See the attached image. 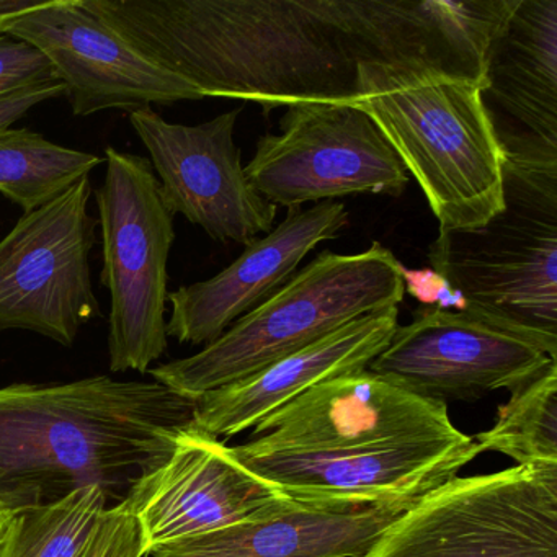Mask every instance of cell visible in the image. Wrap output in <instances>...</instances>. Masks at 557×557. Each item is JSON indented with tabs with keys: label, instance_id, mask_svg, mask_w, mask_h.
Here are the masks:
<instances>
[{
	"label": "cell",
	"instance_id": "e0dca14e",
	"mask_svg": "<svg viewBox=\"0 0 557 557\" xmlns=\"http://www.w3.org/2000/svg\"><path fill=\"white\" fill-rule=\"evenodd\" d=\"M481 99L504 165L557 171V0H518L485 54Z\"/></svg>",
	"mask_w": 557,
	"mask_h": 557
},
{
	"label": "cell",
	"instance_id": "cb8c5ba5",
	"mask_svg": "<svg viewBox=\"0 0 557 557\" xmlns=\"http://www.w3.org/2000/svg\"><path fill=\"white\" fill-rule=\"evenodd\" d=\"M58 79L44 53L8 34H0V96L32 84Z\"/></svg>",
	"mask_w": 557,
	"mask_h": 557
},
{
	"label": "cell",
	"instance_id": "484cf974",
	"mask_svg": "<svg viewBox=\"0 0 557 557\" xmlns=\"http://www.w3.org/2000/svg\"><path fill=\"white\" fill-rule=\"evenodd\" d=\"M404 289L426 308L466 311L468 302L445 276L433 269L409 270L403 267Z\"/></svg>",
	"mask_w": 557,
	"mask_h": 557
},
{
	"label": "cell",
	"instance_id": "3957f363",
	"mask_svg": "<svg viewBox=\"0 0 557 557\" xmlns=\"http://www.w3.org/2000/svg\"><path fill=\"white\" fill-rule=\"evenodd\" d=\"M350 103L416 178L440 230L479 227L504 210V159L481 87L429 67L361 61Z\"/></svg>",
	"mask_w": 557,
	"mask_h": 557
},
{
	"label": "cell",
	"instance_id": "52a82bcc",
	"mask_svg": "<svg viewBox=\"0 0 557 557\" xmlns=\"http://www.w3.org/2000/svg\"><path fill=\"white\" fill-rule=\"evenodd\" d=\"M363 557H557V462L449 479Z\"/></svg>",
	"mask_w": 557,
	"mask_h": 557
},
{
	"label": "cell",
	"instance_id": "ffe728a7",
	"mask_svg": "<svg viewBox=\"0 0 557 557\" xmlns=\"http://www.w3.org/2000/svg\"><path fill=\"white\" fill-rule=\"evenodd\" d=\"M403 511L286 497L243 523L161 547L148 557H363Z\"/></svg>",
	"mask_w": 557,
	"mask_h": 557
},
{
	"label": "cell",
	"instance_id": "ac0fdd59",
	"mask_svg": "<svg viewBox=\"0 0 557 557\" xmlns=\"http://www.w3.org/2000/svg\"><path fill=\"white\" fill-rule=\"evenodd\" d=\"M347 224V208L338 201H321L308 210L288 208L275 230L253 240L223 272L169 293L168 337L207 347L275 295L315 246L338 237Z\"/></svg>",
	"mask_w": 557,
	"mask_h": 557
},
{
	"label": "cell",
	"instance_id": "2e32d148",
	"mask_svg": "<svg viewBox=\"0 0 557 557\" xmlns=\"http://www.w3.org/2000/svg\"><path fill=\"white\" fill-rule=\"evenodd\" d=\"M4 34L48 58L76 116L205 99L197 87L141 57L84 0H48L12 21Z\"/></svg>",
	"mask_w": 557,
	"mask_h": 557
},
{
	"label": "cell",
	"instance_id": "277c9868",
	"mask_svg": "<svg viewBox=\"0 0 557 557\" xmlns=\"http://www.w3.org/2000/svg\"><path fill=\"white\" fill-rule=\"evenodd\" d=\"M403 267L380 243L348 256L324 250L203 350L159 364L148 373L174 393L198 400L252 376L361 315L399 308L406 295Z\"/></svg>",
	"mask_w": 557,
	"mask_h": 557
},
{
	"label": "cell",
	"instance_id": "30bf717a",
	"mask_svg": "<svg viewBox=\"0 0 557 557\" xmlns=\"http://www.w3.org/2000/svg\"><path fill=\"white\" fill-rule=\"evenodd\" d=\"M518 0H309L355 63L429 67L481 87L485 54Z\"/></svg>",
	"mask_w": 557,
	"mask_h": 557
},
{
	"label": "cell",
	"instance_id": "7402d4cb",
	"mask_svg": "<svg viewBox=\"0 0 557 557\" xmlns=\"http://www.w3.org/2000/svg\"><path fill=\"white\" fill-rule=\"evenodd\" d=\"M100 164L99 156L54 145L30 129L0 132V194L25 213L61 197Z\"/></svg>",
	"mask_w": 557,
	"mask_h": 557
},
{
	"label": "cell",
	"instance_id": "d6986e66",
	"mask_svg": "<svg viewBox=\"0 0 557 557\" xmlns=\"http://www.w3.org/2000/svg\"><path fill=\"white\" fill-rule=\"evenodd\" d=\"M399 308L361 315L246 380L195 400L194 423L218 438L253 429L306 391L368 370L396 332Z\"/></svg>",
	"mask_w": 557,
	"mask_h": 557
},
{
	"label": "cell",
	"instance_id": "83f0119b",
	"mask_svg": "<svg viewBox=\"0 0 557 557\" xmlns=\"http://www.w3.org/2000/svg\"><path fill=\"white\" fill-rule=\"evenodd\" d=\"M44 498V487L40 482H24V484H0V518L8 517L18 508L40 504Z\"/></svg>",
	"mask_w": 557,
	"mask_h": 557
},
{
	"label": "cell",
	"instance_id": "4fadbf2b",
	"mask_svg": "<svg viewBox=\"0 0 557 557\" xmlns=\"http://www.w3.org/2000/svg\"><path fill=\"white\" fill-rule=\"evenodd\" d=\"M240 112L185 126L165 122L149 107L129 113V123L151 156L169 210L211 239L247 247L273 230L276 207L250 185L240 164L234 141Z\"/></svg>",
	"mask_w": 557,
	"mask_h": 557
},
{
	"label": "cell",
	"instance_id": "5bb4252c",
	"mask_svg": "<svg viewBox=\"0 0 557 557\" xmlns=\"http://www.w3.org/2000/svg\"><path fill=\"white\" fill-rule=\"evenodd\" d=\"M253 474L223 440L185 426L165 461L141 472L125 497L143 556L249 520L285 500Z\"/></svg>",
	"mask_w": 557,
	"mask_h": 557
},
{
	"label": "cell",
	"instance_id": "603a6c76",
	"mask_svg": "<svg viewBox=\"0 0 557 557\" xmlns=\"http://www.w3.org/2000/svg\"><path fill=\"white\" fill-rule=\"evenodd\" d=\"M482 451H497L517 466L557 462V363L518 389L497 409L492 429L472 436Z\"/></svg>",
	"mask_w": 557,
	"mask_h": 557
},
{
	"label": "cell",
	"instance_id": "d4e9b609",
	"mask_svg": "<svg viewBox=\"0 0 557 557\" xmlns=\"http://www.w3.org/2000/svg\"><path fill=\"white\" fill-rule=\"evenodd\" d=\"M83 557H145L138 524L125 498L103 511Z\"/></svg>",
	"mask_w": 557,
	"mask_h": 557
},
{
	"label": "cell",
	"instance_id": "7c38bea8",
	"mask_svg": "<svg viewBox=\"0 0 557 557\" xmlns=\"http://www.w3.org/2000/svg\"><path fill=\"white\" fill-rule=\"evenodd\" d=\"M233 451L249 471L293 500L406 510L484 453L462 432L348 451H257L246 445L233 446Z\"/></svg>",
	"mask_w": 557,
	"mask_h": 557
},
{
	"label": "cell",
	"instance_id": "7a4b0ae2",
	"mask_svg": "<svg viewBox=\"0 0 557 557\" xmlns=\"http://www.w3.org/2000/svg\"><path fill=\"white\" fill-rule=\"evenodd\" d=\"M195 400L158 381L90 376L0 387V484L61 475L76 485L149 471L194 422Z\"/></svg>",
	"mask_w": 557,
	"mask_h": 557
},
{
	"label": "cell",
	"instance_id": "4316f807",
	"mask_svg": "<svg viewBox=\"0 0 557 557\" xmlns=\"http://www.w3.org/2000/svg\"><path fill=\"white\" fill-rule=\"evenodd\" d=\"M66 92L60 79L32 84L0 96V132L11 128L28 110Z\"/></svg>",
	"mask_w": 557,
	"mask_h": 557
},
{
	"label": "cell",
	"instance_id": "9a60e30c",
	"mask_svg": "<svg viewBox=\"0 0 557 557\" xmlns=\"http://www.w3.org/2000/svg\"><path fill=\"white\" fill-rule=\"evenodd\" d=\"M448 406L423 399L370 370L302 393L253 426L247 448L329 453L459 435Z\"/></svg>",
	"mask_w": 557,
	"mask_h": 557
},
{
	"label": "cell",
	"instance_id": "6da1fadb",
	"mask_svg": "<svg viewBox=\"0 0 557 557\" xmlns=\"http://www.w3.org/2000/svg\"><path fill=\"white\" fill-rule=\"evenodd\" d=\"M156 66L205 97L350 103L357 63L309 0H84Z\"/></svg>",
	"mask_w": 557,
	"mask_h": 557
},
{
	"label": "cell",
	"instance_id": "5b68a950",
	"mask_svg": "<svg viewBox=\"0 0 557 557\" xmlns=\"http://www.w3.org/2000/svg\"><path fill=\"white\" fill-rule=\"evenodd\" d=\"M500 213L471 230H440L430 265L466 312L557 357V171L504 165Z\"/></svg>",
	"mask_w": 557,
	"mask_h": 557
},
{
	"label": "cell",
	"instance_id": "ba28073f",
	"mask_svg": "<svg viewBox=\"0 0 557 557\" xmlns=\"http://www.w3.org/2000/svg\"><path fill=\"white\" fill-rule=\"evenodd\" d=\"M247 181L275 207L335 201L348 195L399 197L409 174L373 120L351 103H298L280 135L257 143Z\"/></svg>",
	"mask_w": 557,
	"mask_h": 557
},
{
	"label": "cell",
	"instance_id": "9c48e42d",
	"mask_svg": "<svg viewBox=\"0 0 557 557\" xmlns=\"http://www.w3.org/2000/svg\"><path fill=\"white\" fill-rule=\"evenodd\" d=\"M92 182L25 213L0 240V332L32 331L73 347L100 318L89 256L99 221L89 213Z\"/></svg>",
	"mask_w": 557,
	"mask_h": 557
},
{
	"label": "cell",
	"instance_id": "8992f818",
	"mask_svg": "<svg viewBox=\"0 0 557 557\" xmlns=\"http://www.w3.org/2000/svg\"><path fill=\"white\" fill-rule=\"evenodd\" d=\"M107 174L97 188L102 230L100 283L110 292L112 373H148L168 350V263L174 216L148 159L106 148Z\"/></svg>",
	"mask_w": 557,
	"mask_h": 557
},
{
	"label": "cell",
	"instance_id": "f1b7e54d",
	"mask_svg": "<svg viewBox=\"0 0 557 557\" xmlns=\"http://www.w3.org/2000/svg\"><path fill=\"white\" fill-rule=\"evenodd\" d=\"M48 0H0V34H4V28L15 18L22 15L30 14L38 9L47 5Z\"/></svg>",
	"mask_w": 557,
	"mask_h": 557
},
{
	"label": "cell",
	"instance_id": "f546056e",
	"mask_svg": "<svg viewBox=\"0 0 557 557\" xmlns=\"http://www.w3.org/2000/svg\"><path fill=\"white\" fill-rule=\"evenodd\" d=\"M8 517H9V515H8ZM8 517L0 518V531H2V527H4L5 518H8Z\"/></svg>",
	"mask_w": 557,
	"mask_h": 557
},
{
	"label": "cell",
	"instance_id": "8fae6325",
	"mask_svg": "<svg viewBox=\"0 0 557 557\" xmlns=\"http://www.w3.org/2000/svg\"><path fill=\"white\" fill-rule=\"evenodd\" d=\"M554 361L527 338L478 315L420 306L368 370L423 399L471 403L498 389L511 393Z\"/></svg>",
	"mask_w": 557,
	"mask_h": 557
},
{
	"label": "cell",
	"instance_id": "44dd1931",
	"mask_svg": "<svg viewBox=\"0 0 557 557\" xmlns=\"http://www.w3.org/2000/svg\"><path fill=\"white\" fill-rule=\"evenodd\" d=\"M106 510L107 487L97 482L18 508L0 531V557H83Z\"/></svg>",
	"mask_w": 557,
	"mask_h": 557
}]
</instances>
